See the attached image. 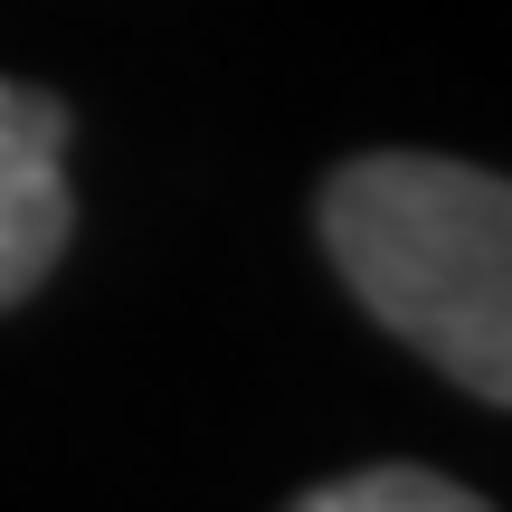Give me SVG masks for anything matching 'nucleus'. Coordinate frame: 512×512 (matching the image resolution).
<instances>
[{
	"instance_id": "f03ea898",
	"label": "nucleus",
	"mask_w": 512,
	"mask_h": 512,
	"mask_svg": "<svg viewBox=\"0 0 512 512\" xmlns=\"http://www.w3.org/2000/svg\"><path fill=\"white\" fill-rule=\"evenodd\" d=\"M76 190H67V105L0 76V313L29 304L67 256Z\"/></svg>"
},
{
	"instance_id": "f257e3e1",
	"label": "nucleus",
	"mask_w": 512,
	"mask_h": 512,
	"mask_svg": "<svg viewBox=\"0 0 512 512\" xmlns=\"http://www.w3.org/2000/svg\"><path fill=\"white\" fill-rule=\"evenodd\" d=\"M351 304L484 408H512V181L446 152H361L323 181Z\"/></svg>"
},
{
	"instance_id": "7ed1b4c3",
	"label": "nucleus",
	"mask_w": 512,
	"mask_h": 512,
	"mask_svg": "<svg viewBox=\"0 0 512 512\" xmlns=\"http://www.w3.org/2000/svg\"><path fill=\"white\" fill-rule=\"evenodd\" d=\"M294 512H494V503L465 494L456 475H427V465H361V475L313 484Z\"/></svg>"
}]
</instances>
